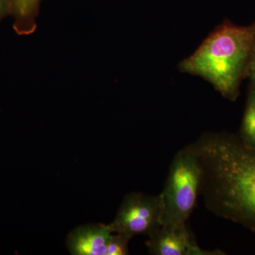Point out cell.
<instances>
[{"instance_id": "ba28073f", "label": "cell", "mask_w": 255, "mask_h": 255, "mask_svg": "<svg viewBox=\"0 0 255 255\" xmlns=\"http://www.w3.org/2000/svg\"><path fill=\"white\" fill-rule=\"evenodd\" d=\"M242 141L255 148V86L251 85L239 134Z\"/></svg>"}, {"instance_id": "52a82bcc", "label": "cell", "mask_w": 255, "mask_h": 255, "mask_svg": "<svg viewBox=\"0 0 255 255\" xmlns=\"http://www.w3.org/2000/svg\"><path fill=\"white\" fill-rule=\"evenodd\" d=\"M43 0H10L14 18L13 28L20 36H27L36 31V20Z\"/></svg>"}, {"instance_id": "8992f818", "label": "cell", "mask_w": 255, "mask_h": 255, "mask_svg": "<svg viewBox=\"0 0 255 255\" xmlns=\"http://www.w3.org/2000/svg\"><path fill=\"white\" fill-rule=\"evenodd\" d=\"M112 233L110 224L79 226L69 233L67 247L73 255H107Z\"/></svg>"}, {"instance_id": "5b68a950", "label": "cell", "mask_w": 255, "mask_h": 255, "mask_svg": "<svg viewBox=\"0 0 255 255\" xmlns=\"http://www.w3.org/2000/svg\"><path fill=\"white\" fill-rule=\"evenodd\" d=\"M146 243L152 255H215L221 251L201 249L193 241L187 224H162L148 236Z\"/></svg>"}, {"instance_id": "9c48e42d", "label": "cell", "mask_w": 255, "mask_h": 255, "mask_svg": "<svg viewBox=\"0 0 255 255\" xmlns=\"http://www.w3.org/2000/svg\"><path fill=\"white\" fill-rule=\"evenodd\" d=\"M131 238L122 233H112L109 242L107 255H128V243Z\"/></svg>"}, {"instance_id": "30bf717a", "label": "cell", "mask_w": 255, "mask_h": 255, "mask_svg": "<svg viewBox=\"0 0 255 255\" xmlns=\"http://www.w3.org/2000/svg\"><path fill=\"white\" fill-rule=\"evenodd\" d=\"M12 8L10 0H0V22L6 16H11Z\"/></svg>"}, {"instance_id": "277c9868", "label": "cell", "mask_w": 255, "mask_h": 255, "mask_svg": "<svg viewBox=\"0 0 255 255\" xmlns=\"http://www.w3.org/2000/svg\"><path fill=\"white\" fill-rule=\"evenodd\" d=\"M163 216L161 194L152 196L140 192L130 193L124 197L110 226L112 232L131 238L138 235L149 236L162 226Z\"/></svg>"}, {"instance_id": "8fae6325", "label": "cell", "mask_w": 255, "mask_h": 255, "mask_svg": "<svg viewBox=\"0 0 255 255\" xmlns=\"http://www.w3.org/2000/svg\"><path fill=\"white\" fill-rule=\"evenodd\" d=\"M248 77H250L252 81V85L255 86V54L252 60L251 65H250Z\"/></svg>"}, {"instance_id": "6da1fadb", "label": "cell", "mask_w": 255, "mask_h": 255, "mask_svg": "<svg viewBox=\"0 0 255 255\" xmlns=\"http://www.w3.org/2000/svg\"><path fill=\"white\" fill-rule=\"evenodd\" d=\"M186 147L200 165L206 207L255 233V148L229 132L204 133Z\"/></svg>"}, {"instance_id": "7a4b0ae2", "label": "cell", "mask_w": 255, "mask_h": 255, "mask_svg": "<svg viewBox=\"0 0 255 255\" xmlns=\"http://www.w3.org/2000/svg\"><path fill=\"white\" fill-rule=\"evenodd\" d=\"M255 54V23L220 26L194 54L181 63L184 73L202 77L231 101L237 100Z\"/></svg>"}, {"instance_id": "3957f363", "label": "cell", "mask_w": 255, "mask_h": 255, "mask_svg": "<svg viewBox=\"0 0 255 255\" xmlns=\"http://www.w3.org/2000/svg\"><path fill=\"white\" fill-rule=\"evenodd\" d=\"M201 169L187 147L174 156L163 191L162 224H187L200 191Z\"/></svg>"}]
</instances>
